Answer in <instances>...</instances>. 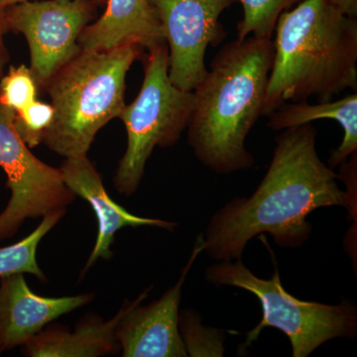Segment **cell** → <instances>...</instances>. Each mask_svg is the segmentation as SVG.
Returning <instances> with one entry per match:
<instances>
[{"label":"cell","mask_w":357,"mask_h":357,"mask_svg":"<svg viewBox=\"0 0 357 357\" xmlns=\"http://www.w3.org/2000/svg\"><path fill=\"white\" fill-rule=\"evenodd\" d=\"M264 178L249 198H236L218 211L203 236V248L217 261L243 255L251 239L268 234L288 248L303 245L312 234L307 218L326 206L352 208L351 192L317 151L311 123L281 130Z\"/></svg>","instance_id":"cell-1"},{"label":"cell","mask_w":357,"mask_h":357,"mask_svg":"<svg viewBox=\"0 0 357 357\" xmlns=\"http://www.w3.org/2000/svg\"><path fill=\"white\" fill-rule=\"evenodd\" d=\"M273 58L272 39L234 40L218 51L192 91L188 138L197 158L213 172L225 175L255 165L245 140L262 115Z\"/></svg>","instance_id":"cell-2"},{"label":"cell","mask_w":357,"mask_h":357,"mask_svg":"<svg viewBox=\"0 0 357 357\" xmlns=\"http://www.w3.org/2000/svg\"><path fill=\"white\" fill-rule=\"evenodd\" d=\"M263 116L287 102H328L357 89V20L328 0H303L282 13Z\"/></svg>","instance_id":"cell-3"},{"label":"cell","mask_w":357,"mask_h":357,"mask_svg":"<svg viewBox=\"0 0 357 357\" xmlns=\"http://www.w3.org/2000/svg\"><path fill=\"white\" fill-rule=\"evenodd\" d=\"M142 49L128 44L102 51H82L47 86L54 119L46 146L65 158L88 154L96 133L126 107V79Z\"/></svg>","instance_id":"cell-4"},{"label":"cell","mask_w":357,"mask_h":357,"mask_svg":"<svg viewBox=\"0 0 357 357\" xmlns=\"http://www.w3.org/2000/svg\"><path fill=\"white\" fill-rule=\"evenodd\" d=\"M206 280L215 286L243 289L261 303L262 319L248 333L243 347H250L268 326L281 331L290 340L293 357H307L333 338H354L357 311L354 303L338 305L302 301L289 294L282 285L278 270L271 279L255 276L241 258L236 262L220 261L206 271Z\"/></svg>","instance_id":"cell-5"},{"label":"cell","mask_w":357,"mask_h":357,"mask_svg":"<svg viewBox=\"0 0 357 357\" xmlns=\"http://www.w3.org/2000/svg\"><path fill=\"white\" fill-rule=\"evenodd\" d=\"M194 107V91L177 88L169 77L167 44L148 51L139 93L119 117L126 126L128 147L114 178L117 191L126 197L137 191L155 148L177 144Z\"/></svg>","instance_id":"cell-6"},{"label":"cell","mask_w":357,"mask_h":357,"mask_svg":"<svg viewBox=\"0 0 357 357\" xmlns=\"http://www.w3.org/2000/svg\"><path fill=\"white\" fill-rule=\"evenodd\" d=\"M14 112L0 100V167L7 176L11 198L0 213V241L13 237L28 218L67 210L76 199L60 169L47 165L20 137Z\"/></svg>","instance_id":"cell-7"},{"label":"cell","mask_w":357,"mask_h":357,"mask_svg":"<svg viewBox=\"0 0 357 357\" xmlns=\"http://www.w3.org/2000/svg\"><path fill=\"white\" fill-rule=\"evenodd\" d=\"M9 30L24 35L30 70L39 88L81 52L79 38L93 20L95 6L86 0L24 1L4 9Z\"/></svg>","instance_id":"cell-8"},{"label":"cell","mask_w":357,"mask_h":357,"mask_svg":"<svg viewBox=\"0 0 357 357\" xmlns=\"http://www.w3.org/2000/svg\"><path fill=\"white\" fill-rule=\"evenodd\" d=\"M236 0H149L169 54V77L177 88L192 91L206 77L208 46L227 37L220 17Z\"/></svg>","instance_id":"cell-9"},{"label":"cell","mask_w":357,"mask_h":357,"mask_svg":"<svg viewBox=\"0 0 357 357\" xmlns=\"http://www.w3.org/2000/svg\"><path fill=\"white\" fill-rule=\"evenodd\" d=\"M203 251V236H199L180 279L160 299L146 306L141 305L149 291L147 289L137 299L126 303V312L115 330L122 356H188L178 328V306L185 278Z\"/></svg>","instance_id":"cell-10"},{"label":"cell","mask_w":357,"mask_h":357,"mask_svg":"<svg viewBox=\"0 0 357 357\" xmlns=\"http://www.w3.org/2000/svg\"><path fill=\"white\" fill-rule=\"evenodd\" d=\"M0 352L27 344L52 321L84 307L91 294L43 297L33 292L24 274L0 277Z\"/></svg>","instance_id":"cell-11"},{"label":"cell","mask_w":357,"mask_h":357,"mask_svg":"<svg viewBox=\"0 0 357 357\" xmlns=\"http://www.w3.org/2000/svg\"><path fill=\"white\" fill-rule=\"evenodd\" d=\"M60 171L66 185L91 204L98 220V237L82 274L86 273L98 259L112 257L115 234L124 227H154L167 230L177 227L176 222L137 217L115 203L107 194L100 173L86 155L66 158Z\"/></svg>","instance_id":"cell-12"},{"label":"cell","mask_w":357,"mask_h":357,"mask_svg":"<svg viewBox=\"0 0 357 357\" xmlns=\"http://www.w3.org/2000/svg\"><path fill=\"white\" fill-rule=\"evenodd\" d=\"M107 3L102 15L82 32V51L109 50L128 44L149 51L166 43L149 0H107Z\"/></svg>","instance_id":"cell-13"},{"label":"cell","mask_w":357,"mask_h":357,"mask_svg":"<svg viewBox=\"0 0 357 357\" xmlns=\"http://www.w3.org/2000/svg\"><path fill=\"white\" fill-rule=\"evenodd\" d=\"M126 304L116 314L103 321L91 316L74 332L60 326H50L23 345L22 352L31 357H98L115 354L121 349L115 330L126 312Z\"/></svg>","instance_id":"cell-14"},{"label":"cell","mask_w":357,"mask_h":357,"mask_svg":"<svg viewBox=\"0 0 357 357\" xmlns=\"http://www.w3.org/2000/svg\"><path fill=\"white\" fill-rule=\"evenodd\" d=\"M267 126L274 131L296 128L318 119H332L344 130V139L333 152L328 165L335 168L344 163L357 150V95L345 96L337 100L317 105L302 102L283 103L269 115Z\"/></svg>","instance_id":"cell-15"},{"label":"cell","mask_w":357,"mask_h":357,"mask_svg":"<svg viewBox=\"0 0 357 357\" xmlns=\"http://www.w3.org/2000/svg\"><path fill=\"white\" fill-rule=\"evenodd\" d=\"M67 210L45 215L38 227L17 243L0 248V277L15 273L31 274L46 282V276L37 262V249L42 238L64 217Z\"/></svg>","instance_id":"cell-16"},{"label":"cell","mask_w":357,"mask_h":357,"mask_svg":"<svg viewBox=\"0 0 357 357\" xmlns=\"http://www.w3.org/2000/svg\"><path fill=\"white\" fill-rule=\"evenodd\" d=\"M243 6V18L237 25V39L252 35L272 39L282 13L300 0H236Z\"/></svg>","instance_id":"cell-17"},{"label":"cell","mask_w":357,"mask_h":357,"mask_svg":"<svg viewBox=\"0 0 357 357\" xmlns=\"http://www.w3.org/2000/svg\"><path fill=\"white\" fill-rule=\"evenodd\" d=\"M178 328L190 356H222V333L202 325L196 312H183L178 318Z\"/></svg>","instance_id":"cell-18"},{"label":"cell","mask_w":357,"mask_h":357,"mask_svg":"<svg viewBox=\"0 0 357 357\" xmlns=\"http://www.w3.org/2000/svg\"><path fill=\"white\" fill-rule=\"evenodd\" d=\"M38 84L30 68L24 65L11 67L0 79V100L14 112L37 100Z\"/></svg>","instance_id":"cell-19"},{"label":"cell","mask_w":357,"mask_h":357,"mask_svg":"<svg viewBox=\"0 0 357 357\" xmlns=\"http://www.w3.org/2000/svg\"><path fill=\"white\" fill-rule=\"evenodd\" d=\"M14 114L16 130L28 147H37L43 142L45 133L54 119V109L51 103L36 100Z\"/></svg>","instance_id":"cell-20"},{"label":"cell","mask_w":357,"mask_h":357,"mask_svg":"<svg viewBox=\"0 0 357 357\" xmlns=\"http://www.w3.org/2000/svg\"><path fill=\"white\" fill-rule=\"evenodd\" d=\"M8 31L4 9H0V79L3 77L4 68L9 60L8 52H7L6 44H4V35Z\"/></svg>","instance_id":"cell-21"},{"label":"cell","mask_w":357,"mask_h":357,"mask_svg":"<svg viewBox=\"0 0 357 357\" xmlns=\"http://www.w3.org/2000/svg\"><path fill=\"white\" fill-rule=\"evenodd\" d=\"M328 2L345 15L356 18L357 0H328Z\"/></svg>","instance_id":"cell-22"},{"label":"cell","mask_w":357,"mask_h":357,"mask_svg":"<svg viewBox=\"0 0 357 357\" xmlns=\"http://www.w3.org/2000/svg\"><path fill=\"white\" fill-rule=\"evenodd\" d=\"M24 1H27V0H0V9H6L7 7Z\"/></svg>","instance_id":"cell-23"},{"label":"cell","mask_w":357,"mask_h":357,"mask_svg":"<svg viewBox=\"0 0 357 357\" xmlns=\"http://www.w3.org/2000/svg\"><path fill=\"white\" fill-rule=\"evenodd\" d=\"M86 1L100 2V3H103V2H107V0H86Z\"/></svg>","instance_id":"cell-24"}]
</instances>
